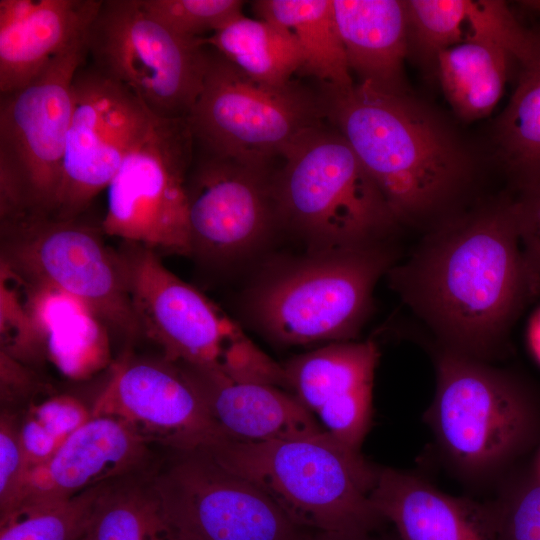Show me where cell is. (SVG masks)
Here are the masks:
<instances>
[{
	"instance_id": "cell-22",
	"label": "cell",
	"mask_w": 540,
	"mask_h": 540,
	"mask_svg": "<svg viewBox=\"0 0 540 540\" xmlns=\"http://www.w3.org/2000/svg\"><path fill=\"white\" fill-rule=\"evenodd\" d=\"M25 306L44 355L72 378L109 361L110 331L83 301L55 287L22 280Z\"/></svg>"
},
{
	"instance_id": "cell-23",
	"label": "cell",
	"mask_w": 540,
	"mask_h": 540,
	"mask_svg": "<svg viewBox=\"0 0 540 540\" xmlns=\"http://www.w3.org/2000/svg\"><path fill=\"white\" fill-rule=\"evenodd\" d=\"M338 31L351 71L360 82L406 93L403 62L409 24L405 1L332 0Z\"/></svg>"
},
{
	"instance_id": "cell-35",
	"label": "cell",
	"mask_w": 540,
	"mask_h": 540,
	"mask_svg": "<svg viewBox=\"0 0 540 540\" xmlns=\"http://www.w3.org/2000/svg\"><path fill=\"white\" fill-rule=\"evenodd\" d=\"M530 296L540 295V182L523 188L513 200Z\"/></svg>"
},
{
	"instance_id": "cell-19",
	"label": "cell",
	"mask_w": 540,
	"mask_h": 540,
	"mask_svg": "<svg viewBox=\"0 0 540 540\" xmlns=\"http://www.w3.org/2000/svg\"><path fill=\"white\" fill-rule=\"evenodd\" d=\"M102 0H0V94L34 80L85 38Z\"/></svg>"
},
{
	"instance_id": "cell-2",
	"label": "cell",
	"mask_w": 540,
	"mask_h": 540,
	"mask_svg": "<svg viewBox=\"0 0 540 540\" xmlns=\"http://www.w3.org/2000/svg\"><path fill=\"white\" fill-rule=\"evenodd\" d=\"M326 117L375 181L400 224L427 230L452 216L469 165L443 126L407 96L359 82L327 91ZM426 230V231H427Z\"/></svg>"
},
{
	"instance_id": "cell-37",
	"label": "cell",
	"mask_w": 540,
	"mask_h": 540,
	"mask_svg": "<svg viewBox=\"0 0 540 540\" xmlns=\"http://www.w3.org/2000/svg\"><path fill=\"white\" fill-rule=\"evenodd\" d=\"M18 432L28 470L48 462L62 444L30 414L18 424Z\"/></svg>"
},
{
	"instance_id": "cell-16",
	"label": "cell",
	"mask_w": 540,
	"mask_h": 540,
	"mask_svg": "<svg viewBox=\"0 0 540 540\" xmlns=\"http://www.w3.org/2000/svg\"><path fill=\"white\" fill-rule=\"evenodd\" d=\"M91 412L121 418L169 450H196L224 438L184 367L163 356H125Z\"/></svg>"
},
{
	"instance_id": "cell-34",
	"label": "cell",
	"mask_w": 540,
	"mask_h": 540,
	"mask_svg": "<svg viewBox=\"0 0 540 540\" xmlns=\"http://www.w3.org/2000/svg\"><path fill=\"white\" fill-rule=\"evenodd\" d=\"M18 422L2 412L0 420V524L12 518L20 509L28 473L21 448Z\"/></svg>"
},
{
	"instance_id": "cell-28",
	"label": "cell",
	"mask_w": 540,
	"mask_h": 540,
	"mask_svg": "<svg viewBox=\"0 0 540 540\" xmlns=\"http://www.w3.org/2000/svg\"><path fill=\"white\" fill-rule=\"evenodd\" d=\"M510 57L487 39L466 41L436 55L443 92L462 119L472 121L492 112L504 91Z\"/></svg>"
},
{
	"instance_id": "cell-13",
	"label": "cell",
	"mask_w": 540,
	"mask_h": 540,
	"mask_svg": "<svg viewBox=\"0 0 540 540\" xmlns=\"http://www.w3.org/2000/svg\"><path fill=\"white\" fill-rule=\"evenodd\" d=\"M153 480L188 540H309L261 489L200 450H170Z\"/></svg>"
},
{
	"instance_id": "cell-14",
	"label": "cell",
	"mask_w": 540,
	"mask_h": 540,
	"mask_svg": "<svg viewBox=\"0 0 540 540\" xmlns=\"http://www.w3.org/2000/svg\"><path fill=\"white\" fill-rule=\"evenodd\" d=\"M129 89L92 64L72 83V112L53 216L80 217L158 121Z\"/></svg>"
},
{
	"instance_id": "cell-5",
	"label": "cell",
	"mask_w": 540,
	"mask_h": 540,
	"mask_svg": "<svg viewBox=\"0 0 540 540\" xmlns=\"http://www.w3.org/2000/svg\"><path fill=\"white\" fill-rule=\"evenodd\" d=\"M283 158L272 173L279 225L298 234L309 252L387 242L399 228L385 196L334 127L309 131Z\"/></svg>"
},
{
	"instance_id": "cell-9",
	"label": "cell",
	"mask_w": 540,
	"mask_h": 540,
	"mask_svg": "<svg viewBox=\"0 0 540 540\" xmlns=\"http://www.w3.org/2000/svg\"><path fill=\"white\" fill-rule=\"evenodd\" d=\"M325 115L326 100L293 81L256 82L208 47L202 90L187 120L203 151L269 168Z\"/></svg>"
},
{
	"instance_id": "cell-25",
	"label": "cell",
	"mask_w": 540,
	"mask_h": 540,
	"mask_svg": "<svg viewBox=\"0 0 540 540\" xmlns=\"http://www.w3.org/2000/svg\"><path fill=\"white\" fill-rule=\"evenodd\" d=\"M254 12L288 29L303 56V72L321 81L326 91L354 85L338 31L332 0H258Z\"/></svg>"
},
{
	"instance_id": "cell-12",
	"label": "cell",
	"mask_w": 540,
	"mask_h": 540,
	"mask_svg": "<svg viewBox=\"0 0 540 540\" xmlns=\"http://www.w3.org/2000/svg\"><path fill=\"white\" fill-rule=\"evenodd\" d=\"M195 140L186 118H159L106 188L104 234L190 256L187 179Z\"/></svg>"
},
{
	"instance_id": "cell-17",
	"label": "cell",
	"mask_w": 540,
	"mask_h": 540,
	"mask_svg": "<svg viewBox=\"0 0 540 540\" xmlns=\"http://www.w3.org/2000/svg\"><path fill=\"white\" fill-rule=\"evenodd\" d=\"M150 441L121 418L92 416L48 462L28 470L21 507L14 516L58 504L116 478L154 469L158 461Z\"/></svg>"
},
{
	"instance_id": "cell-24",
	"label": "cell",
	"mask_w": 540,
	"mask_h": 540,
	"mask_svg": "<svg viewBox=\"0 0 540 540\" xmlns=\"http://www.w3.org/2000/svg\"><path fill=\"white\" fill-rule=\"evenodd\" d=\"M406 8L409 34L434 58L474 39L498 43L520 63L530 55L533 32L523 28L502 1L410 0Z\"/></svg>"
},
{
	"instance_id": "cell-38",
	"label": "cell",
	"mask_w": 540,
	"mask_h": 540,
	"mask_svg": "<svg viewBox=\"0 0 540 540\" xmlns=\"http://www.w3.org/2000/svg\"><path fill=\"white\" fill-rule=\"evenodd\" d=\"M530 344L535 357L540 362V311L534 319L531 327Z\"/></svg>"
},
{
	"instance_id": "cell-32",
	"label": "cell",
	"mask_w": 540,
	"mask_h": 540,
	"mask_svg": "<svg viewBox=\"0 0 540 540\" xmlns=\"http://www.w3.org/2000/svg\"><path fill=\"white\" fill-rule=\"evenodd\" d=\"M152 17L177 35L201 39L242 14L239 0H139Z\"/></svg>"
},
{
	"instance_id": "cell-31",
	"label": "cell",
	"mask_w": 540,
	"mask_h": 540,
	"mask_svg": "<svg viewBox=\"0 0 540 540\" xmlns=\"http://www.w3.org/2000/svg\"><path fill=\"white\" fill-rule=\"evenodd\" d=\"M493 507L497 540H540V477L535 468L510 475Z\"/></svg>"
},
{
	"instance_id": "cell-41",
	"label": "cell",
	"mask_w": 540,
	"mask_h": 540,
	"mask_svg": "<svg viewBox=\"0 0 540 540\" xmlns=\"http://www.w3.org/2000/svg\"><path fill=\"white\" fill-rule=\"evenodd\" d=\"M534 468H535L536 472L538 473V475L540 477V454H539V456L537 458V463H536Z\"/></svg>"
},
{
	"instance_id": "cell-10",
	"label": "cell",
	"mask_w": 540,
	"mask_h": 540,
	"mask_svg": "<svg viewBox=\"0 0 540 540\" xmlns=\"http://www.w3.org/2000/svg\"><path fill=\"white\" fill-rule=\"evenodd\" d=\"M80 217L29 215L0 221V263L25 282L77 297L110 333L129 343L138 341L144 337L118 251L106 245L101 227Z\"/></svg>"
},
{
	"instance_id": "cell-7",
	"label": "cell",
	"mask_w": 540,
	"mask_h": 540,
	"mask_svg": "<svg viewBox=\"0 0 540 540\" xmlns=\"http://www.w3.org/2000/svg\"><path fill=\"white\" fill-rule=\"evenodd\" d=\"M118 254L144 338L167 360L235 381L271 382L279 364L200 291L178 278L156 251L123 241Z\"/></svg>"
},
{
	"instance_id": "cell-6",
	"label": "cell",
	"mask_w": 540,
	"mask_h": 540,
	"mask_svg": "<svg viewBox=\"0 0 540 540\" xmlns=\"http://www.w3.org/2000/svg\"><path fill=\"white\" fill-rule=\"evenodd\" d=\"M397 259L389 241L309 252L255 283L250 312L282 344L351 341L372 310L376 283Z\"/></svg>"
},
{
	"instance_id": "cell-3",
	"label": "cell",
	"mask_w": 540,
	"mask_h": 540,
	"mask_svg": "<svg viewBox=\"0 0 540 540\" xmlns=\"http://www.w3.org/2000/svg\"><path fill=\"white\" fill-rule=\"evenodd\" d=\"M267 494L302 529L355 538L383 520L370 492L377 469L329 433L268 442L216 439L196 449Z\"/></svg>"
},
{
	"instance_id": "cell-33",
	"label": "cell",
	"mask_w": 540,
	"mask_h": 540,
	"mask_svg": "<svg viewBox=\"0 0 540 540\" xmlns=\"http://www.w3.org/2000/svg\"><path fill=\"white\" fill-rule=\"evenodd\" d=\"M1 352L20 361L43 354L25 306L20 278L0 263Z\"/></svg>"
},
{
	"instance_id": "cell-8",
	"label": "cell",
	"mask_w": 540,
	"mask_h": 540,
	"mask_svg": "<svg viewBox=\"0 0 540 540\" xmlns=\"http://www.w3.org/2000/svg\"><path fill=\"white\" fill-rule=\"evenodd\" d=\"M87 36L26 86L0 94V220L54 215L72 112V83Z\"/></svg>"
},
{
	"instance_id": "cell-4",
	"label": "cell",
	"mask_w": 540,
	"mask_h": 540,
	"mask_svg": "<svg viewBox=\"0 0 540 540\" xmlns=\"http://www.w3.org/2000/svg\"><path fill=\"white\" fill-rule=\"evenodd\" d=\"M436 390L426 418L451 466L467 479H490L540 439V396L488 362L439 347Z\"/></svg>"
},
{
	"instance_id": "cell-26",
	"label": "cell",
	"mask_w": 540,
	"mask_h": 540,
	"mask_svg": "<svg viewBox=\"0 0 540 540\" xmlns=\"http://www.w3.org/2000/svg\"><path fill=\"white\" fill-rule=\"evenodd\" d=\"M154 469L107 482L81 540H187L166 512Z\"/></svg>"
},
{
	"instance_id": "cell-21",
	"label": "cell",
	"mask_w": 540,
	"mask_h": 540,
	"mask_svg": "<svg viewBox=\"0 0 540 540\" xmlns=\"http://www.w3.org/2000/svg\"><path fill=\"white\" fill-rule=\"evenodd\" d=\"M181 364L224 438L268 442L322 434L325 429L293 393L258 381H234Z\"/></svg>"
},
{
	"instance_id": "cell-39",
	"label": "cell",
	"mask_w": 540,
	"mask_h": 540,
	"mask_svg": "<svg viewBox=\"0 0 540 540\" xmlns=\"http://www.w3.org/2000/svg\"><path fill=\"white\" fill-rule=\"evenodd\" d=\"M322 540H370L369 535L361 536V537H355V538H344V539H330V538H322Z\"/></svg>"
},
{
	"instance_id": "cell-36",
	"label": "cell",
	"mask_w": 540,
	"mask_h": 540,
	"mask_svg": "<svg viewBox=\"0 0 540 540\" xmlns=\"http://www.w3.org/2000/svg\"><path fill=\"white\" fill-rule=\"evenodd\" d=\"M29 414L62 443L92 417V412L68 395L45 399L33 406Z\"/></svg>"
},
{
	"instance_id": "cell-15",
	"label": "cell",
	"mask_w": 540,
	"mask_h": 540,
	"mask_svg": "<svg viewBox=\"0 0 540 540\" xmlns=\"http://www.w3.org/2000/svg\"><path fill=\"white\" fill-rule=\"evenodd\" d=\"M190 256L221 266L263 244L279 225L269 168L203 151L187 179Z\"/></svg>"
},
{
	"instance_id": "cell-27",
	"label": "cell",
	"mask_w": 540,
	"mask_h": 540,
	"mask_svg": "<svg viewBox=\"0 0 540 540\" xmlns=\"http://www.w3.org/2000/svg\"><path fill=\"white\" fill-rule=\"evenodd\" d=\"M250 79L270 86H285L302 70L303 56L294 35L286 28L243 14L203 38Z\"/></svg>"
},
{
	"instance_id": "cell-29",
	"label": "cell",
	"mask_w": 540,
	"mask_h": 540,
	"mask_svg": "<svg viewBox=\"0 0 540 540\" xmlns=\"http://www.w3.org/2000/svg\"><path fill=\"white\" fill-rule=\"evenodd\" d=\"M516 89L497 125L502 159L519 190L540 182V32L521 63Z\"/></svg>"
},
{
	"instance_id": "cell-40",
	"label": "cell",
	"mask_w": 540,
	"mask_h": 540,
	"mask_svg": "<svg viewBox=\"0 0 540 540\" xmlns=\"http://www.w3.org/2000/svg\"><path fill=\"white\" fill-rule=\"evenodd\" d=\"M525 5L540 11V1H527Z\"/></svg>"
},
{
	"instance_id": "cell-1",
	"label": "cell",
	"mask_w": 540,
	"mask_h": 540,
	"mask_svg": "<svg viewBox=\"0 0 540 540\" xmlns=\"http://www.w3.org/2000/svg\"><path fill=\"white\" fill-rule=\"evenodd\" d=\"M387 277L439 347L495 358L531 298L513 200L444 219Z\"/></svg>"
},
{
	"instance_id": "cell-20",
	"label": "cell",
	"mask_w": 540,
	"mask_h": 540,
	"mask_svg": "<svg viewBox=\"0 0 540 540\" xmlns=\"http://www.w3.org/2000/svg\"><path fill=\"white\" fill-rule=\"evenodd\" d=\"M370 499L401 540H497L493 504L451 496L407 472L377 469Z\"/></svg>"
},
{
	"instance_id": "cell-11",
	"label": "cell",
	"mask_w": 540,
	"mask_h": 540,
	"mask_svg": "<svg viewBox=\"0 0 540 540\" xmlns=\"http://www.w3.org/2000/svg\"><path fill=\"white\" fill-rule=\"evenodd\" d=\"M99 71L134 93L158 118H186L203 86L208 48L168 29L139 0H102L87 34Z\"/></svg>"
},
{
	"instance_id": "cell-30",
	"label": "cell",
	"mask_w": 540,
	"mask_h": 540,
	"mask_svg": "<svg viewBox=\"0 0 540 540\" xmlns=\"http://www.w3.org/2000/svg\"><path fill=\"white\" fill-rule=\"evenodd\" d=\"M106 483L58 504L17 514L0 524V540H81Z\"/></svg>"
},
{
	"instance_id": "cell-18",
	"label": "cell",
	"mask_w": 540,
	"mask_h": 540,
	"mask_svg": "<svg viewBox=\"0 0 540 540\" xmlns=\"http://www.w3.org/2000/svg\"><path fill=\"white\" fill-rule=\"evenodd\" d=\"M379 350L373 341L333 342L282 365L286 387L341 444L360 453L369 430Z\"/></svg>"
}]
</instances>
